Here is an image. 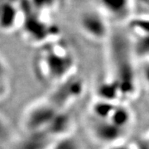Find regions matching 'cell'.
Instances as JSON below:
<instances>
[{
    "mask_svg": "<svg viewBox=\"0 0 149 149\" xmlns=\"http://www.w3.org/2000/svg\"><path fill=\"white\" fill-rule=\"evenodd\" d=\"M98 118L91 125V130L95 137L103 142H112L120 137L122 128L115 126L109 120L105 121V119L100 118V121Z\"/></svg>",
    "mask_w": 149,
    "mask_h": 149,
    "instance_id": "cell-3",
    "label": "cell"
},
{
    "mask_svg": "<svg viewBox=\"0 0 149 149\" xmlns=\"http://www.w3.org/2000/svg\"><path fill=\"white\" fill-rule=\"evenodd\" d=\"M57 114L58 112L52 102L37 103L27 109L23 118V124L31 133L46 131Z\"/></svg>",
    "mask_w": 149,
    "mask_h": 149,
    "instance_id": "cell-1",
    "label": "cell"
},
{
    "mask_svg": "<svg viewBox=\"0 0 149 149\" xmlns=\"http://www.w3.org/2000/svg\"><path fill=\"white\" fill-rule=\"evenodd\" d=\"M52 149H80V143L75 139L70 136H65L52 144Z\"/></svg>",
    "mask_w": 149,
    "mask_h": 149,
    "instance_id": "cell-6",
    "label": "cell"
},
{
    "mask_svg": "<svg viewBox=\"0 0 149 149\" xmlns=\"http://www.w3.org/2000/svg\"><path fill=\"white\" fill-rule=\"evenodd\" d=\"M130 118V114L126 109L122 107H116L109 121L114 124L115 126L123 129V128L128 123Z\"/></svg>",
    "mask_w": 149,
    "mask_h": 149,
    "instance_id": "cell-5",
    "label": "cell"
},
{
    "mask_svg": "<svg viewBox=\"0 0 149 149\" xmlns=\"http://www.w3.org/2000/svg\"><path fill=\"white\" fill-rule=\"evenodd\" d=\"M105 12L116 17H121L128 11V0H100Z\"/></svg>",
    "mask_w": 149,
    "mask_h": 149,
    "instance_id": "cell-4",
    "label": "cell"
},
{
    "mask_svg": "<svg viewBox=\"0 0 149 149\" xmlns=\"http://www.w3.org/2000/svg\"><path fill=\"white\" fill-rule=\"evenodd\" d=\"M145 76H147L149 80V65L147 67V70H145Z\"/></svg>",
    "mask_w": 149,
    "mask_h": 149,
    "instance_id": "cell-7",
    "label": "cell"
},
{
    "mask_svg": "<svg viewBox=\"0 0 149 149\" xmlns=\"http://www.w3.org/2000/svg\"><path fill=\"white\" fill-rule=\"evenodd\" d=\"M80 22L81 29L87 36L96 40H101L107 37L106 22L99 13L86 12L81 15Z\"/></svg>",
    "mask_w": 149,
    "mask_h": 149,
    "instance_id": "cell-2",
    "label": "cell"
}]
</instances>
